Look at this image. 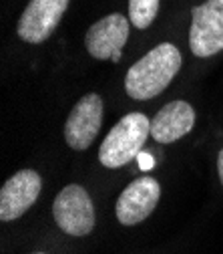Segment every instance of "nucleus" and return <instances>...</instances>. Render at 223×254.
I'll return each mask as SVG.
<instances>
[{
    "instance_id": "f257e3e1",
    "label": "nucleus",
    "mask_w": 223,
    "mask_h": 254,
    "mask_svg": "<svg viewBox=\"0 0 223 254\" xmlns=\"http://www.w3.org/2000/svg\"><path fill=\"white\" fill-rule=\"evenodd\" d=\"M181 53L171 43H161L141 57L125 77V91L135 101H149L163 93L181 69Z\"/></svg>"
},
{
    "instance_id": "f03ea898",
    "label": "nucleus",
    "mask_w": 223,
    "mask_h": 254,
    "mask_svg": "<svg viewBox=\"0 0 223 254\" xmlns=\"http://www.w3.org/2000/svg\"><path fill=\"white\" fill-rule=\"evenodd\" d=\"M149 135H151V119L145 113L133 111L125 115L101 143L99 162L111 170L131 164L139 157Z\"/></svg>"
},
{
    "instance_id": "7ed1b4c3",
    "label": "nucleus",
    "mask_w": 223,
    "mask_h": 254,
    "mask_svg": "<svg viewBox=\"0 0 223 254\" xmlns=\"http://www.w3.org/2000/svg\"><path fill=\"white\" fill-rule=\"evenodd\" d=\"M52 216L56 226L71 236H87L94 228V208L83 186L71 184L54 198Z\"/></svg>"
},
{
    "instance_id": "20e7f679",
    "label": "nucleus",
    "mask_w": 223,
    "mask_h": 254,
    "mask_svg": "<svg viewBox=\"0 0 223 254\" xmlns=\"http://www.w3.org/2000/svg\"><path fill=\"white\" fill-rule=\"evenodd\" d=\"M189 49L195 57L205 59L223 51V2L205 0L191 10Z\"/></svg>"
},
{
    "instance_id": "39448f33",
    "label": "nucleus",
    "mask_w": 223,
    "mask_h": 254,
    "mask_svg": "<svg viewBox=\"0 0 223 254\" xmlns=\"http://www.w3.org/2000/svg\"><path fill=\"white\" fill-rule=\"evenodd\" d=\"M69 2L71 0H30L16 26L18 37L30 45L45 43L60 24Z\"/></svg>"
},
{
    "instance_id": "423d86ee",
    "label": "nucleus",
    "mask_w": 223,
    "mask_h": 254,
    "mask_svg": "<svg viewBox=\"0 0 223 254\" xmlns=\"http://www.w3.org/2000/svg\"><path fill=\"white\" fill-rule=\"evenodd\" d=\"M129 39V18L113 12L94 22L85 37V45L90 57L99 61H121V49Z\"/></svg>"
},
{
    "instance_id": "0eeeda50",
    "label": "nucleus",
    "mask_w": 223,
    "mask_h": 254,
    "mask_svg": "<svg viewBox=\"0 0 223 254\" xmlns=\"http://www.w3.org/2000/svg\"><path fill=\"white\" fill-rule=\"evenodd\" d=\"M103 125V99L97 93H89L73 107L65 123V139L73 149H87L97 137Z\"/></svg>"
},
{
    "instance_id": "6e6552de",
    "label": "nucleus",
    "mask_w": 223,
    "mask_h": 254,
    "mask_svg": "<svg viewBox=\"0 0 223 254\" xmlns=\"http://www.w3.org/2000/svg\"><path fill=\"white\" fill-rule=\"evenodd\" d=\"M159 196H161V186L151 176H143L133 180L123 190V194L117 200V218L123 226L141 224L145 218L157 208Z\"/></svg>"
},
{
    "instance_id": "1a4fd4ad",
    "label": "nucleus",
    "mask_w": 223,
    "mask_h": 254,
    "mask_svg": "<svg viewBox=\"0 0 223 254\" xmlns=\"http://www.w3.org/2000/svg\"><path fill=\"white\" fill-rule=\"evenodd\" d=\"M43 190V180L35 170H20L8 178L0 190V220L12 222L20 218L37 202Z\"/></svg>"
},
{
    "instance_id": "9d476101",
    "label": "nucleus",
    "mask_w": 223,
    "mask_h": 254,
    "mask_svg": "<svg viewBox=\"0 0 223 254\" xmlns=\"http://www.w3.org/2000/svg\"><path fill=\"white\" fill-rule=\"evenodd\" d=\"M195 125V111L187 101H171L151 119V137L157 143H173L185 137Z\"/></svg>"
},
{
    "instance_id": "9b49d317",
    "label": "nucleus",
    "mask_w": 223,
    "mask_h": 254,
    "mask_svg": "<svg viewBox=\"0 0 223 254\" xmlns=\"http://www.w3.org/2000/svg\"><path fill=\"white\" fill-rule=\"evenodd\" d=\"M159 12V0H129V20L139 30L149 28Z\"/></svg>"
},
{
    "instance_id": "f8f14e48",
    "label": "nucleus",
    "mask_w": 223,
    "mask_h": 254,
    "mask_svg": "<svg viewBox=\"0 0 223 254\" xmlns=\"http://www.w3.org/2000/svg\"><path fill=\"white\" fill-rule=\"evenodd\" d=\"M217 174H219V180H221V186H223V147L217 155Z\"/></svg>"
},
{
    "instance_id": "ddd939ff",
    "label": "nucleus",
    "mask_w": 223,
    "mask_h": 254,
    "mask_svg": "<svg viewBox=\"0 0 223 254\" xmlns=\"http://www.w3.org/2000/svg\"><path fill=\"white\" fill-rule=\"evenodd\" d=\"M35 254H45V252H35Z\"/></svg>"
},
{
    "instance_id": "4468645a",
    "label": "nucleus",
    "mask_w": 223,
    "mask_h": 254,
    "mask_svg": "<svg viewBox=\"0 0 223 254\" xmlns=\"http://www.w3.org/2000/svg\"><path fill=\"white\" fill-rule=\"evenodd\" d=\"M221 2H223V0H221Z\"/></svg>"
}]
</instances>
